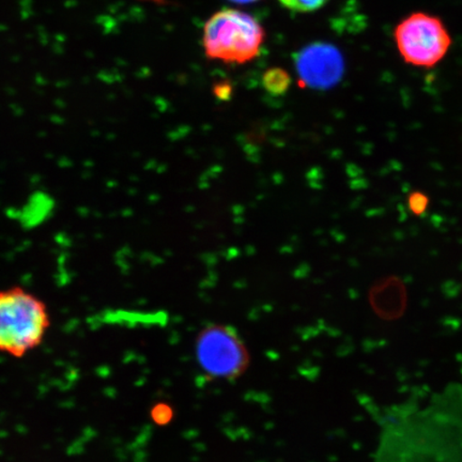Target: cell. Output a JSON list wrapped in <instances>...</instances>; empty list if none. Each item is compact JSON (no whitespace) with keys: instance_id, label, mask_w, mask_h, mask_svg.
Segmentation results:
<instances>
[{"instance_id":"6da1fadb","label":"cell","mask_w":462,"mask_h":462,"mask_svg":"<svg viewBox=\"0 0 462 462\" xmlns=\"http://www.w3.org/2000/svg\"><path fill=\"white\" fill-rule=\"evenodd\" d=\"M51 327L48 306L27 289L0 291V352L25 356L42 344Z\"/></svg>"},{"instance_id":"7a4b0ae2","label":"cell","mask_w":462,"mask_h":462,"mask_svg":"<svg viewBox=\"0 0 462 462\" xmlns=\"http://www.w3.org/2000/svg\"><path fill=\"white\" fill-rule=\"evenodd\" d=\"M265 32L251 14L236 9H223L206 22L202 45L209 60L244 65L260 54Z\"/></svg>"},{"instance_id":"3957f363","label":"cell","mask_w":462,"mask_h":462,"mask_svg":"<svg viewBox=\"0 0 462 462\" xmlns=\"http://www.w3.org/2000/svg\"><path fill=\"white\" fill-rule=\"evenodd\" d=\"M398 53L408 65L431 69L447 57L453 39L440 17L418 11L398 23L394 32Z\"/></svg>"},{"instance_id":"277c9868","label":"cell","mask_w":462,"mask_h":462,"mask_svg":"<svg viewBox=\"0 0 462 462\" xmlns=\"http://www.w3.org/2000/svg\"><path fill=\"white\" fill-rule=\"evenodd\" d=\"M196 356L208 377L233 380L246 371L250 356L233 328L212 325L202 330L196 342Z\"/></svg>"},{"instance_id":"5b68a950","label":"cell","mask_w":462,"mask_h":462,"mask_svg":"<svg viewBox=\"0 0 462 462\" xmlns=\"http://www.w3.org/2000/svg\"><path fill=\"white\" fill-rule=\"evenodd\" d=\"M299 77L314 88H327L337 84L342 77V55L328 44H314L299 53L296 60Z\"/></svg>"},{"instance_id":"8992f818","label":"cell","mask_w":462,"mask_h":462,"mask_svg":"<svg viewBox=\"0 0 462 462\" xmlns=\"http://www.w3.org/2000/svg\"><path fill=\"white\" fill-rule=\"evenodd\" d=\"M289 85L291 77L282 69L273 68L263 75V86L270 94L282 95L289 88Z\"/></svg>"},{"instance_id":"52a82bcc","label":"cell","mask_w":462,"mask_h":462,"mask_svg":"<svg viewBox=\"0 0 462 462\" xmlns=\"http://www.w3.org/2000/svg\"><path fill=\"white\" fill-rule=\"evenodd\" d=\"M282 7L298 14H310L319 10L328 0H277Z\"/></svg>"},{"instance_id":"ba28073f","label":"cell","mask_w":462,"mask_h":462,"mask_svg":"<svg viewBox=\"0 0 462 462\" xmlns=\"http://www.w3.org/2000/svg\"><path fill=\"white\" fill-rule=\"evenodd\" d=\"M408 206L410 211H411L414 216H423L427 211V207H429V198H427L424 193L417 190V192L409 195Z\"/></svg>"},{"instance_id":"9c48e42d","label":"cell","mask_w":462,"mask_h":462,"mask_svg":"<svg viewBox=\"0 0 462 462\" xmlns=\"http://www.w3.org/2000/svg\"><path fill=\"white\" fill-rule=\"evenodd\" d=\"M173 418V410L167 403H158L152 410V419L155 424L164 426L171 423Z\"/></svg>"},{"instance_id":"30bf717a","label":"cell","mask_w":462,"mask_h":462,"mask_svg":"<svg viewBox=\"0 0 462 462\" xmlns=\"http://www.w3.org/2000/svg\"><path fill=\"white\" fill-rule=\"evenodd\" d=\"M230 2L245 5V4H252L254 2H257V0H230Z\"/></svg>"}]
</instances>
